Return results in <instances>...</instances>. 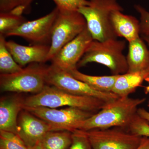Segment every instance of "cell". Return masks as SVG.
<instances>
[{"label": "cell", "instance_id": "obj_5", "mask_svg": "<svg viewBox=\"0 0 149 149\" xmlns=\"http://www.w3.org/2000/svg\"><path fill=\"white\" fill-rule=\"evenodd\" d=\"M48 67L43 63H35L19 72L1 74V90L17 93H39L47 85L46 77Z\"/></svg>", "mask_w": 149, "mask_h": 149}, {"label": "cell", "instance_id": "obj_28", "mask_svg": "<svg viewBox=\"0 0 149 149\" xmlns=\"http://www.w3.org/2000/svg\"><path fill=\"white\" fill-rule=\"evenodd\" d=\"M137 113L140 117L147 120L149 123V112L143 108L138 109Z\"/></svg>", "mask_w": 149, "mask_h": 149}, {"label": "cell", "instance_id": "obj_24", "mask_svg": "<svg viewBox=\"0 0 149 149\" xmlns=\"http://www.w3.org/2000/svg\"><path fill=\"white\" fill-rule=\"evenodd\" d=\"M130 133L149 138V123L147 120L136 115L128 128Z\"/></svg>", "mask_w": 149, "mask_h": 149}, {"label": "cell", "instance_id": "obj_8", "mask_svg": "<svg viewBox=\"0 0 149 149\" xmlns=\"http://www.w3.org/2000/svg\"><path fill=\"white\" fill-rule=\"evenodd\" d=\"M46 81L47 85L54 86L70 94L94 97L107 102L119 97L113 93H103L96 91L86 83L74 78L68 71L52 64L48 67Z\"/></svg>", "mask_w": 149, "mask_h": 149}, {"label": "cell", "instance_id": "obj_33", "mask_svg": "<svg viewBox=\"0 0 149 149\" xmlns=\"http://www.w3.org/2000/svg\"><path fill=\"white\" fill-rule=\"evenodd\" d=\"M148 107H149V100L148 101Z\"/></svg>", "mask_w": 149, "mask_h": 149}, {"label": "cell", "instance_id": "obj_9", "mask_svg": "<svg viewBox=\"0 0 149 149\" xmlns=\"http://www.w3.org/2000/svg\"><path fill=\"white\" fill-rule=\"evenodd\" d=\"M83 131L92 149H135L139 146L143 139V137L122 128H112Z\"/></svg>", "mask_w": 149, "mask_h": 149}, {"label": "cell", "instance_id": "obj_27", "mask_svg": "<svg viewBox=\"0 0 149 149\" xmlns=\"http://www.w3.org/2000/svg\"><path fill=\"white\" fill-rule=\"evenodd\" d=\"M134 8L140 15L141 34L149 36V12L140 5H135Z\"/></svg>", "mask_w": 149, "mask_h": 149}, {"label": "cell", "instance_id": "obj_15", "mask_svg": "<svg viewBox=\"0 0 149 149\" xmlns=\"http://www.w3.org/2000/svg\"><path fill=\"white\" fill-rule=\"evenodd\" d=\"M23 100L18 97L3 98L0 102V130L17 134L19 113L23 110Z\"/></svg>", "mask_w": 149, "mask_h": 149}, {"label": "cell", "instance_id": "obj_32", "mask_svg": "<svg viewBox=\"0 0 149 149\" xmlns=\"http://www.w3.org/2000/svg\"><path fill=\"white\" fill-rule=\"evenodd\" d=\"M29 149H42V148L39 144H37L34 146L29 148Z\"/></svg>", "mask_w": 149, "mask_h": 149}, {"label": "cell", "instance_id": "obj_31", "mask_svg": "<svg viewBox=\"0 0 149 149\" xmlns=\"http://www.w3.org/2000/svg\"><path fill=\"white\" fill-rule=\"evenodd\" d=\"M142 37H143V40L147 43L149 49V36H143Z\"/></svg>", "mask_w": 149, "mask_h": 149}, {"label": "cell", "instance_id": "obj_26", "mask_svg": "<svg viewBox=\"0 0 149 149\" xmlns=\"http://www.w3.org/2000/svg\"><path fill=\"white\" fill-rule=\"evenodd\" d=\"M69 149H92L87 136L83 130H77L72 133V142Z\"/></svg>", "mask_w": 149, "mask_h": 149}, {"label": "cell", "instance_id": "obj_20", "mask_svg": "<svg viewBox=\"0 0 149 149\" xmlns=\"http://www.w3.org/2000/svg\"><path fill=\"white\" fill-rule=\"evenodd\" d=\"M6 37L0 35V72L10 74L19 72L23 69L15 60L6 46Z\"/></svg>", "mask_w": 149, "mask_h": 149}, {"label": "cell", "instance_id": "obj_4", "mask_svg": "<svg viewBox=\"0 0 149 149\" xmlns=\"http://www.w3.org/2000/svg\"><path fill=\"white\" fill-rule=\"evenodd\" d=\"M89 5L81 7L78 11L84 17L87 27L93 40L102 42L116 36L112 27L111 15L113 11H123L117 0H89Z\"/></svg>", "mask_w": 149, "mask_h": 149}, {"label": "cell", "instance_id": "obj_29", "mask_svg": "<svg viewBox=\"0 0 149 149\" xmlns=\"http://www.w3.org/2000/svg\"><path fill=\"white\" fill-rule=\"evenodd\" d=\"M135 149H149V138L143 137L141 143Z\"/></svg>", "mask_w": 149, "mask_h": 149}, {"label": "cell", "instance_id": "obj_14", "mask_svg": "<svg viewBox=\"0 0 149 149\" xmlns=\"http://www.w3.org/2000/svg\"><path fill=\"white\" fill-rule=\"evenodd\" d=\"M122 12L116 10L111 13V26L116 37H123L129 42L140 37V22L135 17Z\"/></svg>", "mask_w": 149, "mask_h": 149}, {"label": "cell", "instance_id": "obj_12", "mask_svg": "<svg viewBox=\"0 0 149 149\" xmlns=\"http://www.w3.org/2000/svg\"><path fill=\"white\" fill-rule=\"evenodd\" d=\"M23 110L18 118L17 134L31 148L39 144L48 132L54 130L47 122Z\"/></svg>", "mask_w": 149, "mask_h": 149}, {"label": "cell", "instance_id": "obj_17", "mask_svg": "<svg viewBox=\"0 0 149 149\" xmlns=\"http://www.w3.org/2000/svg\"><path fill=\"white\" fill-rule=\"evenodd\" d=\"M149 76V68L143 71L127 72L119 74L113 88L112 93L119 97H127L135 92Z\"/></svg>", "mask_w": 149, "mask_h": 149}, {"label": "cell", "instance_id": "obj_3", "mask_svg": "<svg viewBox=\"0 0 149 149\" xmlns=\"http://www.w3.org/2000/svg\"><path fill=\"white\" fill-rule=\"evenodd\" d=\"M125 46L126 43L124 40L111 39L100 42L93 40L77 63V68L94 62L107 67L112 75L127 73V60L123 54Z\"/></svg>", "mask_w": 149, "mask_h": 149}, {"label": "cell", "instance_id": "obj_23", "mask_svg": "<svg viewBox=\"0 0 149 149\" xmlns=\"http://www.w3.org/2000/svg\"><path fill=\"white\" fill-rule=\"evenodd\" d=\"M34 0H0V12L22 15L29 10Z\"/></svg>", "mask_w": 149, "mask_h": 149}, {"label": "cell", "instance_id": "obj_30", "mask_svg": "<svg viewBox=\"0 0 149 149\" xmlns=\"http://www.w3.org/2000/svg\"><path fill=\"white\" fill-rule=\"evenodd\" d=\"M145 81L148 82L149 84L146 87H145V93L147 94H148V93H149V76L146 78V80H145Z\"/></svg>", "mask_w": 149, "mask_h": 149}, {"label": "cell", "instance_id": "obj_11", "mask_svg": "<svg viewBox=\"0 0 149 149\" xmlns=\"http://www.w3.org/2000/svg\"><path fill=\"white\" fill-rule=\"evenodd\" d=\"M93 40L86 27L78 36L61 48L51 61L52 64L67 71L77 68V63Z\"/></svg>", "mask_w": 149, "mask_h": 149}, {"label": "cell", "instance_id": "obj_13", "mask_svg": "<svg viewBox=\"0 0 149 149\" xmlns=\"http://www.w3.org/2000/svg\"><path fill=\"white\" fill-rule=\"evenodd\" d=\"M6 46L15 61L20 66L32 63H45L47 61L50 46L33 45L24 46L13 41H6Z\"/></svg>", "mask_w": 149, "mask_h": 149}, {"label": "cell", "instance_id": "obj_1", "mask_svg": "<svg viewBox=\"0 0 149 149\" xmlns=\"http://www.w3.org/2000/svg\"><path fill=\"white\" fill-rule=\"evenodd\" d=\"M146 98H133L128 96L118 97L107 103L102 109L86 119L79 130L119 128L127 129L137 114L138 107Z\"/></svg>", "mask_w": 149, "mask_h": 149}, {"label": "cell", "instance_id": "obj_21", "mask_svg": "<svg viewBox=\"0 0 149 149\" xmlns=\"http://www.w3.org/2000/svg\"><path fill=\"white\" fill-rule=\"evenodd\" d=\"M27 21L22 15L11 12H0V35L5 36Z\"/></svg>", "mask_w": 149, "mask_h": 149}, {"label": "cell", "instance_id": "obj_18", "mask_svg": "<svg viewBox=\"0 0 149 149\" xmlns=\"http://www.w3.org/2000/svg\"><path fill=\"white\" fill-rule=\"evenodd\" d=\"M68 72L74 78L86 83L94 90L103 93H112L115 83L119 75L93 76L84 74L77 68Z\"/></svg>", "mask_w": 149, "mask_h": 149}, {"label": "cell", "instance_id": "obj_16", "mask_svg": "<svg viewBox=\"0 0 149 149\" xmlns=\"http://www.w3.org/2000/svg\"><path fill=\"white\" fill-rule=\"evenodd\" d=\"M126 60L127 72L143 71L149 68V49L143 39L139 37L129 42Z\"/></svg>", "mask_w": 149, "mask_h": 149}, {"label": "cell", "instance_id": "obj_2", "mask_svg": "<svg viewBox=\"0 0 149 149\" xmlns=\"http://www.w3.org/2000/svg\"><path fill=\"white\" fill-rule=\"evenodd\" d=\"M107 103L94 97L72 95L47 85L40 93L23 100L22 105L23 108L72 107L95 113L102 109Z\"/></svg>", "mask_w": 149, "mask_h": 149}, {"label": "cell", "instance_id": "obj_6", "mask_svg": "<svg viewBox=\"0 0 149 149\" xmlns=\"http://www.w3.org/2000/svg\"><path fill=\"white\" fill-rule=\"evenodd\" d=\"M87 27L86 20L78 11L59 10L54 23L47 61L83 32Z\"/></svg>", "mask_w": 149, "mask_h": 149}, {"label": "cell", "instance_id": "obj_7", "mask_svg": "<svg viewBox=\"0 0 149 149\" xmlns=\"http://www.w3.org/2000/svg\"><path fill=\"white\" fill-rule=\"evenodd\" d=\"M23 109L47 122L54 131L66 130L72 133L79 130L82 123L95 113L72 107L60 109L44 107H23Z\"/></svg>", "mask_w": 149, "mask_h": 149}, {"label": "cell", "instance_id": "obj_22", "mask_svg": "<svg viewBox=\"0 0 149 149\" xmlns=\"http://www.w3.org/2000/svg\"><path fill=\"white\" fill-rule=\"evenodd\" d=\"M0 149H29L17 134L0 130Z\"/></svg>", "mask_w": 149, "mask_h": 149}, {"label": "cell", "instance_id": "obj_10", "mask_svg": "<svg viewBox=\"0 0 149 149\" xmlns=\"http://www.w3.org/2000/svg\"><path fill=\"white\" fill-rule=\"evenodd\" d=\"M59 13L56 7L50 13L40 18L27 21L5 37L17 36L33 43V45H48L51 42L52 30Z\"/></svg>", "mask_w": 149, "mask_h": 149}, {"label": "cell", "instance_id": "obj_19", "mask_svg": "<svg viewBox=\"0 0 149 149\" xmlns=\"http://www.w3.org/2000/svg\"><path fill=\"white\" fill-rule=\"evenodd\" d=\"M72 142V132L58 130L48 132L39 144L42 149H69Z\"/></svg>", "mask_w": 149, "mask_h": 149}, {"label": "cell", "instance_id": "obj_25", "mask_svg": "<svg viewBox=\"0 0 149 149\" xmlns=\"http://www.w3.org/2000/svg\"><path fill=\"white\" fill-rule=\"evenodd\" d=\"M59 10L77 11L81 7L89 5V0H53Z\"/></svg>", "mask_w": 149, "mask_h": 149}]
</instances>
